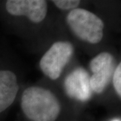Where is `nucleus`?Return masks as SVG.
<instances>
[{
  "mask_svg": "<svg viewBox=\"0 0 121 121\" xmlns=\"http://www.w3.org/2000/svg\"><path fill=\"white\" fill-rule=\"evenodd\" d=\"M21 108L32 121H55L60 112V102L55 94L40 87H30L24 91Z\"/></svg>",
  "mask_w": 121,
  "mask_h": 121,
  "instance_id": "f257e3e1",
  "label": "nucleus"
},
{
  "mask_svg": "<svg viewBox=\"0 0 121 121\" xmlns=\"http://www.w3.org/2000/svg\"><path fill=\"white\" fill-rule=\"evenodd\" d=\"M71 30L79 39L91 44L99 43L103 38V21L94 13L82 8L72 9L67 16Z\"/></svg>",
  "mask_w": 121,
  "mask_h": 121,
  "instance_id": "f03ea898",
  "label": "nucleus"
},
{
  "mask_svg": "<svg viewBox=\"0 0 121 121\" xmlns=\"http://www.w3.org/2000/svg\"><path fill=\"white\" fill-rule=\"evenodd\" d=\"M73 53V47L67 41H58L52 44L40 60V67L46 76L56 80Z\"/></svg>",
  "mask_w": 121,
  "mask_h": 121,
  "instance_id": "7ed1b4c3",
  "label": "nucleus"
},
{
  "mask_svg": "<svg viewBox=\"0 0 121 121\" xmlns=\"http://www.w3.org/2000/svg\"><path fill=\"white\" fill-rule=\"evenodd\" d=\"M93 75L90 78L91 91L101 94L108 85L113 75L114 58L109 52L99 53L91 60L90 64Z\"/></svg>",
  "mask_w": 121,
  "mask_h": 121,
  "instance_id": "20e7f679",
  "label": "nucleus"
},
{
  "mask_svg": "<svg viewBox=\"0 0 121 121\" xmlns=\"http://www.w3.org/2000/svg\"><path fill=\"white\" fill-rule=\"evenodd\" d=\"M5 9L12 16H24L32 22L39 23L47 16V2L44 0H8Z\"/></svg>",
  "mask_w": 121,
  "mask_h": 121,
  "instance_id": "39448f33",
  "label": "nucleus"
},
{
  "mask_svg": "<svg viewBox=\"0 0 121 121\" xmlns=\"http://www.w3.org/2000/svg\"><path fill=\"white\" fill-rule=\"evenodd\" d=\"M64 86L67 95L78 100L86 101L91 95L89 75L82 68H78L69 74Z\"/></svg>",
  "mask_w": 121,
  "mask_h": 121,
  "instance_id": "423d86ee",
  "label": "nucleus"
},
{
  "mask_svg": "<svg viewBox=\"0 0 121 121\" xmlns=\"http://www.w3.org/2000/svg\"><path fill=\"white\" fill-rule=\"evenodd\" d=\"M17 78L11 71H0V113L13 104L18 91Z\"/></svg>",
  "mask_w": 121,
  "mask_h": 121,
  "instance_id": "0eeeda50",
  "label": "nucleus"
},
{
  "mask_svg": "<svg viewBox=\"0 0 121 121\" xmlns=\"http://www.w3.org/2000/svg\"><path fill=\"white\" fill-rule=\"evenodd\" d=\"M52 2L60 9H74L80 4L78 0H54Z\"/></svg>",
  "mask_w": 121,
  "mask_h": 121,
  "instance_id": "6e6552de",
  "label": "nucleus"
},
{
  "mask_svg": "<svg viewBox=\"0 0 121 121\" xmlns=\"http://www.w3.org/2000/svg\"><path fill=\"white\" fill-rule=\"evenodd\" d=\"M113 85L117 94L121 96V63H120L113 74Z\"/></svg>",
  "mask_w": 121,
  "mask_h": 121,
  "instance_id": "1a4fd4ad",
  "label": "nucleus"
},
{
  "mask_svg": "<svg viewBox=\"0 0 121 121\" xmlns=\"http://www.w3.org/2000/svg\"><path fill=\"white\" fill-rule=\"evenodd\" d=\"M118 121V120H115V121Z\"/></svg>",
  "mask_w": 121,
  "mask_h": 121,
  "instance_id": "9d476101",
  "label": "nucleus"
}]
</instances>
